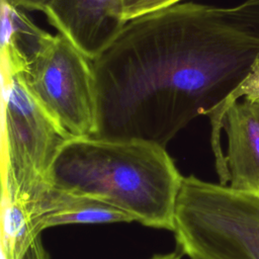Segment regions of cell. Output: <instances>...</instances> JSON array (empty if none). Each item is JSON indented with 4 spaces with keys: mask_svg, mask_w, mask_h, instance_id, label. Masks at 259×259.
Here are the masks:
<instances>
[{
    "mask_svg": "<svg viewBox=\"0 0 259 259\" xmlns=\"http://www.w3.org/2000/svg\"><path fill=\"white\" fill-rule=\"evenodd\" d=\"M259 59V41L222 7L183 2L128 20L92 60L93 137L167 147L194 118L219 110Z\"/></svg>",
    "mask_w": 259,
    "mask_h": 259,
    "instance_id": "cell-1",
    "label": "cell"
},
{
    "mask_svg": "<svg viewBox=\"0 0 259 259\" xmlns=\"http://www.w3.org/2000/svg\"><path fill=\"white\" fill-rule=\"evenodd\" d=\"M182 177L161 145L93 136L70 139L51 172V182L59 187L108 202L143 226L171 232Z\"/></svg>",
    "mask_w": 259,
    "mask_h": 259,
    "instance_id": "cell-2",
    "label": "cell"
},
{
    "mask_svg": "<svg viewBox=\"0 0 259 259\" xmlns=\"http://www.w3.org/2000/svg\"><path fill=\"white\" fill-rule=\"evenodd\" d=\"M16 6L28 10L45 11L52 0H11Z\"/></svg>",
    "mask_w": 259,
    "mask_h": 259,
    "instance_id": "cell-15",
    "label": "cell"
},
{
    "mask_svg": "<svg viewBox=\"0 0 259 259\" xmlns=\"http://www.w3.org/2000/svg\"><path fill=\"white\" fill-rule=\"evenodd\" d=\"M72 138L32 95L20 74L3 69L2 196L26 199L51 182L56 159Z\"/></svg>",
    "mask_w": 259,
    "mask_h": 259,
    "instance_id": "cell-4",
    "label": "cell"
},
{
    "mask_svg": "<svg viewBox=\"0 0 259 259\" xmlns=\"http://www.w3.org/2000/svg\"><path fill=\"white\" fill-rule=\"evenodd\" d=\"M257 103H258V104H259V102H257Z\"/></svg>",
    "mask_w": 259,
    "mask_h": 259,
    "instance_id": "cell-17",
    "label": "cell"
},
{
    "mask_svg": "<svg viewBox=\"0 0 259 259\" xmlns=\"http://www.w3.org/2000/svg\"><path fill=\"white\" fill-rule=\"evenodd\" d=\"M12 71L20 74L32 95L71 137L94 135L92 60L64 34H52L29 62Z\"/></svg>",
    "mask_w": 259,
    "mask_h": 259,
    "instance_id": "cell-5",
    "label": "cell"
},
{
    "mask_svg": "<svg viewBox=\"0 0 259 259\" xmlns=\"http://www.w3.org/2000/svg\"><path fill=\"white\" fill-rule=\"evenodd\" d=\"M21 259H50V255L42 244L40 236L34 239Z\"/></svg>",
    "mask_w": 259,
    "mask_h": 259,
    "instance_id": "cell-14",
    "label": "cell"
},
{
    "mask_svg": "<svg viewBox=\"0 0 259 259\" xmlns=\"http://www.w3.org/2000/svg\"><path fill=\"white\" fill-rule=\"evenodd\" d=\"M2 65L20 70L41 49L51 33L35 25L11 0H1Z\"/></svg>",
    "mask_w": 259,
    "mask_h": 259,
    "instance_id": "cell-9",
    "label": "cell"
},
{
    "mask_svg": "<svg viewBox=\"0 0 259 259\" xmlns=\"http://www.w3.org/2000/svg\"><path fill=\"white\" fill-rule=\"evenodd\" d=\"M37 237L32 233L24 200L2 196L1 259H21Z\"/></svg>",
    "mask_w": 259,
    "mask_h": 259,
    "instance_id": "cell-10",
    "label": "cell"
},
{
    "mask_svg": "<svg viewBox=\"0 0 259 259\" xmlns=\"http://www.w3.org/2000/svg\"><path fill=\"white\" fill-rule=\"evenodd\" d=\"M222 11L235 29L259 41V0H245L236 6L222 7Z\"/></svg>",
    "mask_w": 259,
    "mask_h": 259,
    "instance_id": "cell-12",
    "label": "cell"
},
{
    "mask_svg": "<svg viewBox=\"0 0 259 259\" xmlns=\"http://www.w3.org/2000/svg\"><path fill=\"white\" fill-rule=\"evenodd\" d=\"M51 24L90 60L126 24L122 0H52L44 11Z\"/></svg>",
    "mask_w": 259,
    "mask_h": 259,
    "instance_id": "cell-6",
    "label": "cell"
},
{
    "mask_svg": "<svg viewBox=\"0 0 259 259\" xmlns=\"http://www.w3.org/2000/svg\"><path fill=\"white\" fill-rule=\"evenodd\" d=\"M183 0H122L123 15L126 21L165 9Z\"/></svg>",
    "mask_w": 259,
    "mask_h": 259,
    "instance_id": "cell-13",
    "label": "cell"
},
{
    "mask_svg": "<svg viewBox=\"0 0 259 259\" xmlns=\"http://www.w3.org/2000/svg\"><path fill=\"white\" fill-rule=\"evenodd\" d=\"M23 200L35 237L58 226L133 222L130 215L108 202L52 182L39 186Z\"/></svg>",
    "mask_w": 259,
    "mask_h": 259,
    "instance_id": "cell-7",
    "label": "cell"
},
{
    "mask_svg": "<svg viewBox=\"0 0 259 259\" xmlns=\"http://www.w3.org/2000/svg\"><path fill=\"white\" fill-rule=\"evenodd\" d=\"M239 99H244L254 103L259 102V59L254 64L249 75L231 94L224 105L208 116L211 124V147L214 155H221L223 153L221 144L223 116L229 106Z\"/></svg>",
    "mask_w": 259,
    "mask_h": 259,
    "instance_id": "cell-11",
    "label": "cell"
},
{
    "mask_svg": "<svg viewBox=\"0 0 259 259\" xmlns=\"http://www.w3.org/2000/svg\"><path fill=\"white\" fill-rule=\"evenodd\" d=\"M227 137V184L259 192V104L244 99L232 103L222 120Z\"/></svg>",
    "mask_w": 259,
    "mask_h": 259,
    "instance_id": "cell-8",
    "label": "cell"
},
{
    "mask_svg": "<svg viewBox=\"0 0 259 259\" xmlns=\"http://www.w3.org/2000/svg\"><path fill=\"white\" fill-rule=\"evenodd\" d=\"M182 253L179 251H173L164 254H155L149 259H182Z\"/></svg>",
    "mask_w": 259,
    "mask_h": 259,
    "instance_id": "cell-16",
    "label": "cell"
},
{
    "mask_svg": "<svg viewBox=\"0 0 259 259\" xmlns=\"http://www.w3.org/2000/svg\"><path fill=\"white\" fill-rule=\"evenodd\" d=\"M172 232L189 259H259V192L183 176Z\"/></svg>",
    "mask_w": 259,
    "mask_h": 259,
    "instance_id": "cell-3",
    "label": "cell"
}]
</instances>
